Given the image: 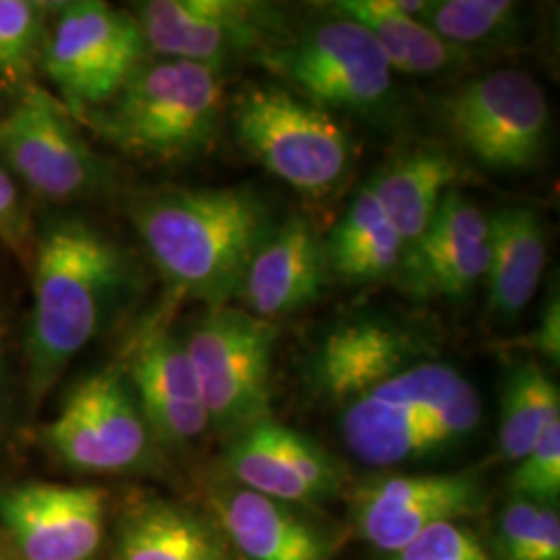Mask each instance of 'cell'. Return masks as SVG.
Here are the masks:
<instances>
[{
  "mask_svg": "<svg viewBox=\"0 0 560 560\" xmlns=\"http://www.w3.org/2000/svg\"><path fill=\"white\" fill-rule=\"evenodd\" d=\"M30 275L25 368L30 407L38 409L71 361L119 320L138 272L127 249L98 224L52 214L38 226Z\"/></svg>",
  "mask_w": 560,
  "mask_h": 560,
  "instance_id": "obj_1",
  "label": "cell"
},
{
  "mask_svg": "<svg viewBox=\"0 0 560 560\" xmlns=\"http://www.w3.org/2000/svg\"><path fill=\"white\" fill-rule=\"evenodd\" d=\"M129 219L166 291L203 307L237 301L247 264L277 224L256 189L241 185L148 189Z\"/></svg>",
  "mask_w": 560,
  "mask_h": 560,
  "instance_id": "obj_2",
  "label": "cell"
},
{
  "mask_svg": "<svg viewBox=\"0 0 560 560\" xmlns=\"http://www.w3.org/2000/svg\"><path fill=\"white\" fill-rule=\"evenodd\" d=\"M224 106L222 71L148 55L110 101L78 122L129 159L177 164L214 143Z\"/></svg>",
  "mask_w": 560,
  "mask_h": 560,
  "instance_id": "obj_3",
  "label": "cell"
},
{
  "mask_svg": "<svg viewBox=\"0 0 560 560\" xmlns=\"http://www.w3.org/2000/svg\"><path fill=\"white\" fill-rule=\"evenodd\" d=\"M480 420L471 381L451 363L423 360L342 405L340 436L361 463L390 467L459 444Z\"/></svg>",
  "mask_w": 560,
  "mask_h": 560,
  "instance_id": "obj_4",
  "label": "cell"
},
{
  "mask_svg": "<svg viewBox=\"0 0 560 560\" xmlns=\"http://www.w3.org/2000/svg\"><path fill=\"white\" fill-rule=\"evenodd\" d=\"M231 127L252 161L310 200L332 194L353 162L337 119L280 83L245 85L231 104Z\"/></svg>",
  "mask_w": 560,
  "mask_h": 560,
  "instance_id": "obj_5",
  "label": "cell"
},
{
  "mask_svg": "<svg viewBox=\"0 0 560 560\" xmlns=\"http://www.w3.org/2000/svg\"><path fill=\"white\" fill-rule=\"evenodd\" d=\"M256 60L328 113L372 119L395 96V71L381 44L358 21L339 15L289 32Z\"/></svg>",
  "mask_w": 560,
  "mask_h": 560,
  "instance_id": "obj_6",
  "label": "cell"
},
{
  "mask_svg": "<svg viewBox=\"0 0 560 560\" xmlns=\"http://www.w3.org/2000/svg\"><path fill=\"white\" fill-rule=\"evenodd\" d=\"M0 110V161L25 196L52 206L101 198L113 171L81 136L78 120L55 94L23 83Z\"/></svg>",
  "mask_w": 560,
  "mask_h": 560,
  "instance_id": "obj_7",
  "label": "cell"
},
{
  "mask_svg": "<svg viewBox=\"0 0 560 560\" xmlns=\"http://www.w3.org/2000/svg\"><path fill=\"white\" fill-rule=\"evenodd\" d=\"M210 425L237 434L270 418L272 361L279 330L243 307H203L180 337Z\"/></svg>",
  "mask_w": 560,
  "mask_h": 560,
  "instance_id": "obj_8",
  "label": "cell"
},
{
  "mask_svg": "<svg viewBox=\"0 0 560 560\" xmlns=\"http://www.w3.org/2000/svg\"><path fill=\"white\" fill-rule=\"evenodd\" d=\"M148 57L131 11L101 0L55 2L38 67L78 120L110 101Z\"/></svg>",
  "mask_w": 560,
  "mask_h": 560,
  "instance_id": "obj_9",
  "label": "cell"
},
{
  "mask_svg": "<svg viewBox=\"0 0 560 560\" xmlns=\"http://www.w3.org/2000/svg\"><path fill=\"white\" fill-rule=\"evenodd\" d=\"M442 122L460 150L494 173H523L544 156L550 104L538 80L497 69L465 81L442 102Z\"/></svg>",
  "mask_w": 560,
  "mask_h": 560,
  "instance_id": "obj_10",
  "label": "cell"
},
{
  "mask_svg": "<svg viewBox=\"0 0 560 560\" xmlns=\"http://www.w3.org/2000/svg\"><path fill=\"white\" fill-rule=\"evenodd\" d=\"M44 442L67 467L85 474L136 471L154 459L156 439L122 368H104L78 382Z\"/></svg>",
  "mask_w": 560,
  "mask_h": 560,
  "instance_id": "obj_11",
  "label": "cell"
},
{
  "mask_svg": "<svg viewBox=\"0 0 560 560\" xmlns=\"http://www.w3.org/2000/svg\"><path fill=\"white\" fill-rule=\"evenodd\" d=\"M148 55L222 71L258 59L291 30L279 9L243 0H145L133 4Z\"/></svg>",
  "mask_w": 560,
  "mask_h": 560,
  "instance_id": "obj_12",
  "label": "cell"
},
{
  "mask_svg": "<svg viewBox=\"0 0 560 560\" xmlns=\"http://www.w3.org/2000/svg\"><path fill=\"white\" fill-rule=\"evenodd\" d=\"M0 521L21 560H94L106 527L96 486L32 481L0 497Z\"/></svg>",
  "mask_w": 560,
  "mask_h": 560,
  "instance_id": "obj_13",
  "label": "cell"
},
{
  "mask_svg": "<svg viewBox=\"0 0 560 560\" xmlns=\"http://www.w3.org/2000/svg\"><path fill=\"white\" fill-rule=\"evenodd\" d=\"M224 467L235 483L284 504L330 501L345 481L332 453L272 418L233 434Z\"/></svg>",
  "mask_w": 560,
  "mask_h": 560,
  "instance_id": "obj_14",
  "label": "cell"
},
{
  "mask_svg": "<svg viewBox=\"0 0 560 560\" xmlns=\"http://www.w3.org/2000/svg\"><path fill=\"white\" fill-rule=\"evenodd\" d=\"M481 499L474 474L390 476L361 486L353 520L363 540L393 555L434 525L474 515Z\"/></svg>",
  "mask_w": 560,
  "mask_h": 560,
  "instance_id": "obj_15",
  "label": "cell"
},
{
  "mask_svg": "<svg viewBox=\"0 0 560 560\" xmlns=\"http://www.w3.org/2000/svg\"><path fill=\"white\" fill-rule=\"evenodd\" d=\"M425 355L428 340L418 324L374 312L351 316L322 337L312 381L322 397L342 407Z\"/></svg>",
  "mask_w": 560,
  "mask_h": 560,
  "instance_id": "obj_16",
  "label": "cell"
},
{
  "mask_svg": "<svg viewBox=\"0 0 560 560\" xmlns=\"http://www.w3.org/2000/svg\"><path fill=\"white\" fill-rule=\"evenodd\" d=\"M488 261V212L453 187L420 240L405 249L397 277L416 298L460 300L486 279Z\"/></svg>",
  "mask_w": 560,
  "mask_h": 560,
  "instance_id": "obj_17",
  "label": "cell"
},
{
  "mask_svg": "<svg viewBox=\"0 0 560 560\" xmlns=\"http://www.w3.org/2000/svg\"><path fill=\"white\" fill-rule=\"evenodd\" d=\"M122 370L156 442L185 446L212 428L185 345L171 328H148Z\"/></svg>",
  "mask_w": 560,
  "mask_h": 560,
  "instance_id": "obj_18",
  "label": "cell"
},
{
  "mask_svg": "<svg viewBox=\"0 0 560 560\" xmlns=\"http://www.w3.org/2000/svg\"><path fill=\"white\" fill-rule=\"evenodd\" d=\"M328 275L324 241L307 219L291 217L261 240L245 268L237 300L252 316L279 320L320 300Z\"/></svg>",
  "mask_w": 560,
  "mask_h": 560,
  "instance_id": "obj_19",
  "label": "cell"
},
{
  "mask_svg": "<svg viewBox=\"0 0 560 560\" xmlns=\"http://www.w3.org/2000/svg\"><path fill=\"white\" fill-rule=\"evenodd\" d=\"M212 506L219 529L243 560H330V544L291 504L240 483L217 488Z\"/></svg>",
  "mask_w": 560,
  "mask_h": 560,
  "instance_id": "obj_20",
  "label": "cell"
},
{
  "mask_svg": "<svg viewBox=\"0 0 560 560\" xmlns=\"http://www.w3.org/2000/svg\"><path fill=\"white\" fill-rule=\"evenodd\" d=\"M488 307L502 322L520 318L540 289L548 237L540 214L527 206H502L488 214Z\"/></svg>",
  "mask_w": 560,
  "mask_h": 560,
  "instance_id": "obj_21",
  "label": "cell"
},
{
  "mask_svg": "<svg viewBox=\"0 0 560 560\" xmlns=\"http://www.w3.org/2000/svg\"><path fill=\"white\" fill-rule=\"evenodd\" d=\"M113 560H237L219 525L162 499L131 504L117 527Z\"/></svg>",
  "mask_w": 560,
  "mask_h": 560,
  "instance_id": "obj_22",
  "label": "cell"
},
{
  "mask_svg": "<svg viewBox=\"0 0 560 560\" xmlns=\"http://www.w3.org/2000/svg\"><path fill=\"white\" fill-rule=\"evenodd\" d=\"M405 249V241L370 183L324 241L328 272L349 284H370L397 277Z\"/></svg>",
  "mask_w": 560,
  "mask_h": 560,
  "instance_id": "obj_23",
  "label": "cell"
},
{
  "mask_svg": "<svg viewBox=\"0 0 560 560\" xmlns=\"http://www.w3.org/2000/svg\"><path fill=\"white\" fill-rule=\"evenodd\" d=\"M330 15L358 21L381 44L393 71L407 75H439L474 57L402 13L397 0H339L330 4Z\"/></svg>",
  "mask_w": 560,
  "mask_h": 560,
  "instance_id": "obj_24",
  "label": "cell"
},
{
  "mask_svg": "<svg viewBox=\"0 0 560 560\" xmlns=\"http://www.w3.org/2000/svg\"><path fill=\"white\" fill-rule=\"evenodd\" d=\"M459 179V164L436 148H416L388 162L370 180L405 245H413L432 221L442 196Z\"/></svg>",
  "mask_w": 560,
  "mask_h": 560,
  "instance_id": "obj_25",
  "label": "cell"
},
{
  "mask_svg": "<svg viewBox=\"0 0 560 560\" xmlns=\"http://www.w3.org/2000/svg\"><path fill=\"white\" fill-rule=\"evenodd\" d=\"M560 421L559 386L536 361L517 365L504 382L499 444L509 460H521L544 432Z\"/></svg>",
  "mask_w": 560,
  "mask_h": 560,
  "instance_id": "obj_26",
  "label": "cell"
},
{
  "mask_svg": "<svg viewBox=\"0 0 560 560\" xmlns=\"http://www.w3.org/2000/svg\"><path fill=\"white\" fill-rule=\"evenodd\" d=\"M418 20L463 50L520 38L521 7L509 0H428Z\"/></svg>",
  "mask_w": 560,
  "mask_h": 560,
  "instance_id": "obj_27",
  "label": "cell"
},
{
  "mask_svg": "<svg viewBox=\"0 0 560 560\" xmlns=\"http://www.w3.org/2000/svg\"><path fill=\"white\" fill-rule=\"evenodd\" d=\"M52 7L55 2L0 0V80L7 85L27 83L38 65Z\"/></svg>",
  "mask_w": 560,
  "mask_h": 560,
  "instance_id": "obj_28",
  "label": "cell"
},
{
  "mask_svg": "<svg viewBox=\"0 0 560 560\" xmlns=\"http://www.w3.org/2000/svg\"><path fill=\"white\" fill-rule=\"evenodd\" d=\"M504 560H560V517L555 506L511 502L499 521Z\"/></svg>",
  "mask_w": 560,
  "mask_h": 560,
  "instance_id": "obj_29",
  "label": "cell"
},
{
  "mask_svg": "<svg viewBox=\"0 0 560 560\" xmlns=\"http://www.w3.org/2000/svg\"><path fill=\"white\" fill-rule=\"evenodd\" d=\"M511 490L521 501L555 506L560 499V421L552 423L538 444L520 460Z\"/></svg>",
  "mask_w": 560,
  "mask_h": 560,
  "instance_id": "obj_30",
  "label": "cell"
},
{
  "mask_svg": "<svg viewBox=\"0 0 560 560\" xmlns=\"http://www.w3.org/2000/svg\"><path fill=\"white\" fill-rule=\"evenodd\" d=\"M38 226L32 219L27 196L0 161V243L30 272Z\"/></svg>",
  "mask_w": 560,
  "mask_h": 560,
  "instance_id": "obj_31",
  "label": "cell"
},
{
  "mask_svg": "<svg viewBox=\"0 0 560 560\" xmlns=\"http://www.w3.org/2000/svg\"><path fill=\"white\" fill-rule=\"evenodd\" d=\"M386 560H492L480 541L457 523H441L425 529Z\"/></svg>",
  "mask_w": 560,
  "mask_h": 560,
  "instance_id": "obj_32",
  "label": "cell"
},
{
  "mask_svg": "<svg viewBox=\"0 0 560 560\" xmlns=\"http://www.w3.org/2000/svg\"><path fill=\"white\" fill-rule=\"evenodd\" d=\"M534 345L538 353L555 365L560 361V298L559 287L550 289L541 307L540 326L534 332Z\"/></svg>",
  "mask_w": 560,
  "mask_h": 560,
  "instance_id": "obj_33",
  "label": "cell"
},
{
  "mask_svg": "<svg viewBox=\"0 0 560 560\" xmlns=\"http://www.w3.org/2000/svg\"><path fill=\"white\" fill-rule=\"evenodd\" d=\"M7 345H9V322L0 314V402H2L4 372H7Z\"/></svg>",
  "mask_w": 560,
  "mask_h": 560,
  "instance_id": "obj_34",
  "label": "cell"
},
{
  "mask_svg": "<svg viewBox=\"0 0 560 560\" xmlns=\"http://www.w3.org/2000/svg\"><path fill=\"white\" fill-rule=\"evenodd\" d=\"M11 85H7L4 81L0 80V98H2V92H7Z\"/></svg>",
  "mask_w": 560,
  "mask_h": 560,
  "instance_id": "obj_35",
  "label": "cell"
},
{
  "mask_svg": "<svg viewBox=\"0 0 560 560\" xmlns=\"http://www.w3.org/2000/svg\"><path fill=\"white\" fill-rule=\"evenodd\" d=\"M0 560H9V557H7V552L2 550V546H0Z\"/></svg>",
  "mask_w": 560,
  "mask_h": 560,
  "instance_id": "obj_36",
  "label": "cell"
}]
</instances>
